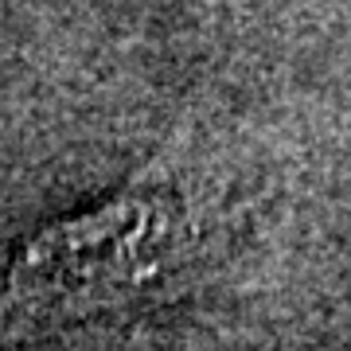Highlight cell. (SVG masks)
I'll return each instance as SVG.
<instances>
[{
    "instance_id": "obj_1",
    "label": "cell",
    "mask_w": 351,
    "mask_h": 351,
    "mask_svg": "<svg viewBox=\"0 0 351 351\" xmlns=\"http://www.w3.org/2000/svg\"><path fill=\"white\" fill-rule=\"evenodd\" d=\"M199 254L188 199L141 176L94 211L43 226L8 269V304L27 320H78L149 297Z\"/></svg>"
}]
</instances>
